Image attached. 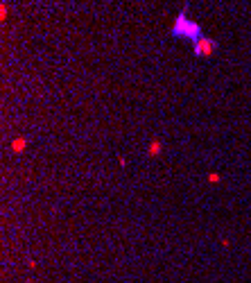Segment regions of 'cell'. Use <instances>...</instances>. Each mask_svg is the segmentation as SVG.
Here are the masks:
<instances>
[{"mask_svg":"<svg viewBox=\"0 0 251 283\" xmlns=\"http://www.w3.org/2000/svg\"><path fill=\"white\" fill-rule=\"evenodd\" d=\"M174 34L179 36H192V39H199V27L195 23H188L186 21V16H179L177 18V23H174Z\"/></svg>","mask_w":251,"mask_h":283,"instance_id":"1","label":"cell"}]
</instances>
